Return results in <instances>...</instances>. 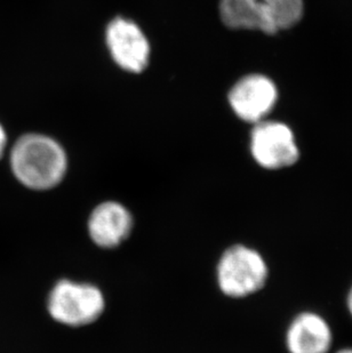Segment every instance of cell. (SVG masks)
<instances>
[{
  "instance_id": "52a82bcc",
  "label": "cell",
  "mask_w": 352,
  "mask_h": 353,
  "mask_svg": "<svg viewBox=\"0 0 352 353\" xmlns=\"http://www.w3.org/2000/svg\"><path fill=\"white\" fill-rule=\"evenodd\" d=\"M276 85L261 74H251L233 87L230 105L235 114L247 123H260L276 104Z\"/></svg>"
},
{
  "instance_id": "8992f818",
  "label": "cell",
  "mask_w": 352,
  "mask_h": 353,
  "mask_svg": "<svg viewBox=\"0 0 352 353\" xmlns=\"http://www.w3.org/2000/svg\"><path fill=\"white\" fill-rule=\"evenodd\" d=\"M106 43L113 60L124 70L141 72L149 61L150 47L140 28L118 17L108 26Z\"/></svg>"
},
{
  "instance_id": "30bf717a",
  "label": "cell",
  "mask_w": 352,
  "mask_h": 353,
  "mask_svg": "<svg viewBox=\"0 0 352 353\" xmlns=\"http://www.w3.org/2000/svg\"><path fill=\"white\" fill-rule=\"evenodd\" d=\"M7 134L3 130V125L0 123V158L3 157V151L6 149Z\"/></svg>"
},
{
  "instance_id": "8fae6325",
  "label": "cell",
  "mask_w": 352,
  "mask_h": 353,
  "mask_svg": "<svg viewBox=\"0 0 352 353\" xmlns=\"http://www.w3.org/2000/svg\"><path fill=\"white\" fill-rule=\"evenodd\" d=\"M346 304H348V310L352 316V286L350 288L349 294H348V299H346Z\"/></svg>"
},
{
  "instance_id": "9c48e42d",
  "label": "cell",
  "mask_w": 352,
  "mask_h": 353,
  "mask_svg": "<svg viewBox=\"0 0 352 353\" xmlns=\"http://www.w3.org/2000/svg\"><path fill=\"white\" fill-rule=\"evenodd\" d=\"M285 343L289 353H329L333 345L332 328L324 316L304 311L289 323Z\"/></svg>"
},
{
  "instance_id": "5b68a950",
  "label": "cell",
  "mask_w": 352,
  "mask_h": 353,
  "mask_svg": "<svg viewBox=\"0 0 352 353\" xmlns=\"http://www.w3.org/2000/svg\"><path fill=\"white\" fill-rule=\"evenodd\" d=\"M251 154L259 166L268 170L289 168L300 159L292 130L276 121L256 123L251 133Z\"/></svg>"
},
{
  "instance_id": "6da1fadb",
  "label": "cell",
  "mask_w": 352,
  "mask_h": 353,
  "mask_svg": "<svg viewBox=\"0 0 352 353\" xmlns=\"http://www.w3.org/2000/svg\"><path fill=\"white\" fill-rule=\"evenodd\" d=\"M10 167L14 176L28 189L50 190L67 174V154L52 137L26 134L12 148Z\"/></svg>"
},
{
  "instance_id": "3957f363",
  "label": "cell",
  "mask_w": 352,
  "mask_h": 353,
  "mask_svg": "<svg viewBox=\"0 0 352 353\" xmlns=\"http://www.w3.org/2000/svg\"><path fill=\"white\" fill-rule=\"evenodd\" d=\"M269 279L264 257L252 247L233 245L222 254L216 268V281L226 296L245 299L263 290Z\"/></svg>"
},
{
  "instance_id": "7c38bea8",
  "label": "cell",
  "mask_w": 352,
  "mask_h": 353,
  "mask_svg": "<svg viewBox=\"0 0 352 353\" xmlns=\"http://www.w3.org/2000/svg\"><path fill=\"white\" fill-rule=\"evenodd\" d=\"M335 353H352V347H344V349H341Z\"/></svg>"
},
{
  "instance_id": "277c9868",
  "label": "cell",
  "mask_w": 352,
  "mask_h": 353,
  "mask_svg": "<svg viewBox=\"0 0 352 353\" xmlns=\"http://www.w3.org/2000/svg\"><path fill=\"white\" fill-rule=\"evenodd\" d=\"M47 309L50 316L61 325L88 326L104 314L106 299L102 290L92 283L63 279L50 290Z\"/></svg>"
},
{
  "instance_id": "ba28073f",
  "label": "cell",
  "mask_w": 352,
  "mask_h": 353,
  "mask_svg": "<svg viewBox=\"0 0 352 353\" xmlns=\"http://www.w3.org/2000/svg\"><path fill=\"white\" fill-rule=\"evenodd\" d=\"M133 216L123 203L113 200L97 205L87 223L88 234L97 246L106 250L118 247L130 236Z\"/></svg>"
},
{
  "instance_id": "7a4b0ae2",
  "label": "cell",
  "mask_w": 352,
  "mask_h": 353,
  "mask_svg": "<svg viewBox=\"0 0 352 353\" xmlns=\"http://www.w3.org/2000/svg\"><path fill=\"white\" fill-rule=\"evenodd\" d=\"M219 14L226 27L275 34L295 26L303 14L302 0H221Z\"/></svg>"
}]
</instances>
